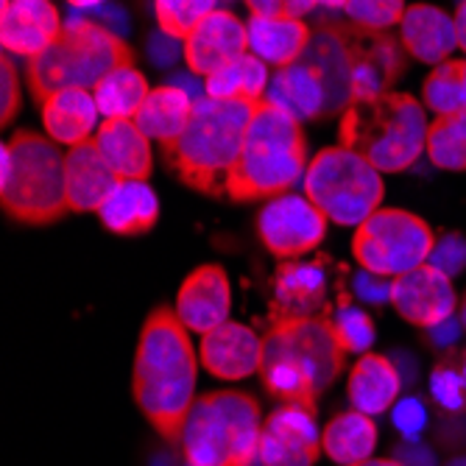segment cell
I'll use <instances>...</instances> for the list:
<instances>
[{"label": "cell", "instance_id": "21", "mask_svg": "<svg viewBox=\"0 0 466 466\" xmlns=\"http://www.w3.org/2000/svg\"><path fill=\"white\" fill-rule=\"evenodd\" d=\"M117 174L104 159L96 140L73 146L65 154V187L73 213H98L109 193L117 187Z\"/></svg>", "mask_w": 466, "mask_h": 466}, {"label": "cell", "instance_id": "31", "mask_svg": "<svg viewBox=\"0 0 466 466\" xmlns=\"http://www.w3.org/2000/svg\"><path fill=\"white\" fill-rule=\"evenodd\" d=\"M148 81L140 70H135L132 65H123L117 70H112L106 78H101L93 96L96 104L101 109V115L106 120H135L140 106L148 98Z\"/></svg>", "mask_w": 466, "mask_h": 466}, {"label": "cell", "instance_id": "30", "mask_svg": "<svg viewBox=\"0 0 466 466\" xmlns=\"http://www.w3.org/2000/svg\"><path fill=\"white\" fill-rule=\"evenodd\" d=\"M204 90L209 98L221 101H246V104H260L268 93V70L266 62L254 54H243L224 67H218L213 76H207Z\"/></svg>", "mask_w": 466, "mask_h": 466}, {"label": "cell", "instance_id": "39", "mask_svg": "<svg viewBox=\"0 0 466 466\" xmlns=\"http://www.w3.org/2000/svg\"><path fill=\"white\" fill-rule=\"evenodd\" d=\"M391 419H394V428H397L405 439H416L421 431H425V425H428V413H425V408H421V402L413 400V397L397 402Z\"/></svg>", "mask_w": 466, "mask_h": 466}, {"label": "cell", "instance_id": "16", "mask_svg": "<svg viewBox=\"0 0 466 466\" xmlns=\"http://www.w3.org/2000/svg\"><path fill=\"white\" fill-rule=\"evenodd\" d=\"M321 452L316 413L299 405H279L266 416L260 431L263 466H313Z\"/></svg>", "mask_w": 466, "mask_h": 466}, {"label": "cell", "instance_id": "43", "mask_svg": "<svg viewBox=\"0 0 466 466\" xmlns=\"http://www.w3.org/2000/svg\"><path fill=\"white\" fill-rule=\"evenodd\" d=\"M148 51L154 56L157 65H171L179 54V39L177 36H167L165 31H159L151 42H148Z\"/></svg>", "mask_w": 466, "mask_h": 466}, {"label": "cell", "instance_id": "6", "mask_svg": "<svg viewBox=\"0 0 466 466\" xmlns=\"http://www.w3.org/2000/svg\"><path fill=\"white\" fill-rule=\"evenodd\" d=\"M431 123L408 93H383L377 98L352 101L338 126L341 146L360 154L380 174H400L428 151Z\"/></svg>", "mask_w": 466, "mask_h": 466}, {"label": "cell", "instance_id": "1", "mask_svg": "<svg viewBox=\"0 0 466 466\" xmlns=\"http://www.w3.org/2000/svg\"><path fill=\"white\" fill-rule=\"evenodd\" d=\"M198 358L190 329L174 308L148 313L135 355V400L148 425L167 441L182 444L190 408L196 402Z\"/></svg>", "mask_w": 466, "mask_h": 466}, {"label": "cell", "instance_id": "28", "mask_svg": "<svg viewBox=\"0 0 466 466\" xmlns=\"http://www.w3.org/2000/svg\"><path fill=\"white\" fill-rule=\"evenodd\" d=\"M193 106H196V98L187 90L177 87V84H162V87L148 93L135 123L140 126L146 137L171 143L187 129V123L193 117Z\"/></svg>", "mask_w": 466, "mask_h": 466}, {"label": "cell", "instance_id": "18", "mask_svg": "<svg viewBox=\"0 0 466 466\" xmlns=\"http://www.w3.org/2000/svg\"><path fill=\"white\" fill-rule=\"evenodd\" d=\"M174 310L179 321L198 335L229 321L232 288L227 271L221 266H198L196 271H190L177 293Z\"/></svg>", "mask_w": 466, "mask_h": 466}, {"label": "cell", "instance_id": "8", "mask_svg": "<svg viewBox=\"0 0 466 466\" xmlns=\"http://www.w3.org/2000/svg\"><path fill=\"white\" fill-rule=\"evenodd\" d=\"M260 402L251 394L221 389L196 397L182 452L187 466H254L260 461Z\"/></svg>", "mask_w": 466, "mask_h": 466}, {"label": "cell", "instance_id": "5", "mask_svg": "<svg viewBox=\"0 0 466 466\" xmlns=\"http://www.w3.org/2000/svg\"><path fill=\"white\" fill-rule=\"evenodd\" d=\"M271 104L299 120H319L347 109L352 98V62L341 23H324L313 31L305 54L279 67L268 84Z\"/></svg>", "mask_w": 466, "mask_h": 466}, {"label": "cell", "instance_id": "41", "mask_svg": "<svg viewBox=\"0 0 466 466\" xmlns=\"http://www.w3.org/2000/svg\"><path fill=\"white\" fill-rule=\"evenodd\" d=\"M0 70H4V93H0V98H4V115H0V120H4V123H12V117H15L17 109H20L17 70H15V65H12L9 56H4V65H0Z\"/></svg>", "mask_w": 466, "mask_h": 466}, {"label": "cell", "instance_id": "10", "mask_svg": "<svg viewBox=\"0 0 466 466\" xmlns=\"http://www.w3.org/2000/svg\"><path fill=\"white\" fill-rule=\"evenodd\" d=\"M383 190L377 167L347 146L319 151L305 171V196L341 227H360L377 213Z\"/></svg>", "mask_w": 466, "mask_h": 466}, {"label": "cell", "instance_id": "13", "mask_svg": "<svg viewBox=\"0 0 466 466\" xmlns=\"http://www.w3.org/2000/svg\"><path fill=\"white\" fill-rule=\"evenodd\" d=\"M329 260H279L271 282V324L290 319H329L341 302H332Z\"/></svg>", "mask_w": 466, "mask_h": 466}, {"label": "cell", "instance_id": "52", "mask_svg": "<svg viewBox=\"0 0 466 466\" xmlns=\"http://www.w3.org/2000/svg\"><path fill=\"white\" fill-rule=\"evenodd\" d=\"M461 369H463V380H466V358L461 360Z\"/></svg>", "mask_w": 466, "mask_h": 466}, {"label": "cell", "instance_id": "50", "mask_svg": "<svg viewBox=\"0 0 466 466\" xmlns=\"http://www.w3.org/2000/svg\"><path fill=\"white\" fill-rule=\"evenodd\" d=\"M458 313H461V324H463V329H466V293H463V299H461V308H458Z\"/></svg>", "mask_w": 466, "mask_h": 466}, {"label": "cell", "instance_id": "49", "mask_svg": "<svg viewBox=\"0 0 466 466\" xmlns=\"http://www.w3.org/2000/svg\"><path fill=\"white\" fill-rule=\"evenodd\" d=\"M319 6H327V9H347L350 0H316Z\"/></svg>", "mask_w": 466, "mask_h": 466}, {"label": "cell", "instance_id": "44", "mask_svg": "<svg viewBox=\"0 0 466 466\" xmlns=\"http://www.w3.org/2000/svg\"><path fill=\"white\" fill-rule=\"evenodd\" d=\"M397 461H400L402 466H436L431 450H425L421 444H416L413 439H408V444L397 450Z\"/></svg>", "mask_w": 466, "mask_h": 466}, {"label": "cell", "instance_id": "25", "mask_svg": "<svg viewBox=\"0 0 466 466\" xmlns=\"http://www.w3.org/2000/svg\"><path fill=\"white\" fill-rule=\"evenodd\" d=\"M93 140L117 179L146 182L151 177V143L135 120H104Z\"/></svg>", "mask_w": 466, "mask_h": 466}, {"label": "cell", "instance_id": "42", "mask_svg": "<svg viewBox=\"0 0 466 466\" xmlns=\"http://www.w3.org/2000/svg\"><path fill=\"white\" fill-rule=\"evenodd\" d=\"M355 288H358V293L363 296V299H369V302H389V296H391V279L374 277L369 271L363 277H355Z\"/></svg>", "mask_w": 466, "mask_h": 466}, {"label": "cell", "instance_id": "32", "mask_svg": "<svg viewBox=\"0 0 466 466\" xmlns=\"http://www.w3.org/2000/svg\"><path fill=\"white\" fill-rule=\"evenodd\" d=\"M421 101L436 115L466 112V59H447L436 65L421 87Z\"/></svg>", "mask_w": 466, "mask_h": 466}, {"label": "cell", "instance_id": "34", "mask_svg": "<svg viewBox=\"0 0 466 466\" xmlns=\"http://www.w3.org/2000/svg\"><path fill=\"white\" fill-rule=\"evenodd\" d=\"M154 12L159 31L177 39H187L216 12V0H154Z\"/></svg>", "mask_w": 466, "mask_h": 466}, {"label": "cell", "instance_id": "22", "mask_svg": "<svg viewBox=\"0 0 466 466\" xmlns=\"http://www.w3.org/2000/svg\"><path fill=\"white\" fill-rule=\"evenodd\" d=\"M400 42L413 59L441 65L458 48L455 20L436 6L416 4L405 12L400 23Z\"/></svg>", "mask_w": 466, "mask_h": 466}, {"label": "cell", "instance_id": "2", "mask_svg": "<svg viewBox=\"0 0 466 466\" xmlns=\"http://www.w3.org/2000/svg\"><path fill=\"white\" fill-rule=\"evenodd\" d=\"M347 347L329 319L274 321L263 335L260 380L282 405L319 410L321 394L335 383L347 363Z\"/></svg>", "mask_w": 466, "mask_h": 466}, {"label": "cell", "instance_id": "33", "mask_svg": "<svg viewBox=\"0 0 466 466\" xmlns=\"http://www.w3.org/2000/svg\"><path fill=\"white\" fill-rule=\"evenodd\" d=\"M428 157L444 171H466V112L436 115L428 129Z\"/></svg>", "mask_w": 466, "mask_h": 466}, {"label": "cell", "instance_id": "40", "mask_svg": "<svg viewBox=\"0 0 466 466\" xmlns=\"http://www.w3.org/2000/svg\"><path fill=\"white\" fill-rule=\"evenodd\" d=\"M428 263L439 266V268L447 271L450 277L458 274V271L466 266V243H463L458 235L444 238L441 243H436V248H433V254H431V260H428Z\"/></svg>", "mask_w": 466, "mask_h": 466}, {"label": "cell", "instance_id": "37", "mask_svg": "<svg viewBox=\"0 0 466 466\" xmlns=\"http://www.w3.org/2000/svg\"><path fill=\"white\" fill-rule=\"evenodd\" d=\"M431 394L444 410H463L466 408V380L461 363L452 366L450 360H441L431 374Z\"/></svg>", "mask_w": 466, "mask_h": 466}, {"label": "cell", "instance_id": "27", "mask_svg": "<svg viewBox=\"0 0 466 466\" xmlns=\"http://www.w3.org/2000/svg\"><path fill=\"white\" fill-rule=\"evenodd\" d=\"M248 28V48L266 65L288 67L305 54L310 46L313 31L293 17H254L246 23Z\"/></svg>", "mask_w": 466, "mask_h": 466}, {"label": "cell", "instance_id": "12", "mask_svg": "<svg viewBox=\"0 0 466 466\" xmlns=\"http://www.w3.org/2000/svg\"><path fill=\"white\" fill-rule=\"evenodd\" d=\"M258 235L274 258L296 260L321 246L327 235V216L308 196L282 193L263 204V213L258 216Z\"/></svg>", "mask_w": 466, "mask_h": 466}, {"label": "cell", "instance_id": "23", "mask_svg": "<svg viewBox=\"0 0 466 466\" xmlns=\"http://www.w3.org/2000/svg\"><path fill=\"white\" fill-rule=\"evenodd\" d=\"M400 391H402L400 369L386 355L363 352L350 371L347 397L352 408L366 416H380L391 410L397 405Z\"/></svg>", "mask_w": 466, "mask_h": 466}, {"label": "cell", "instance_id": "48", "mask_svg": "<svg viewBox=\"0 0 466 466\" xmlns=\"http://www.w3.org/2000/svg\"><path fill=\"white\" fill-rule=\"evenodd\" d=\"M67 4H70L73 9H96V6L104 4V0H67Z\"/></svg>", "mask_w": 466, "mask_h": 466}, {"label": "cell", "instance_id": "36", "mask_svg": "<svg viewBox=\"0 0 466 466\" xmlns=\"http://www.w3.org/2000/svg\"><path fill=\"white\" fill-rule=\"evenodd\" d=\"M329 321H332L338 338L344 341L347 352H366L374 344V324L363 310L341 302L332 310Z\"/></svg>", "mask_w": 466, "mask_h": 466}, {"label": "cell", "instance_id": "7", "mask_svg": "<svg viewBox=\"0 0 466 466\" xmlns=\"http://www.w3.org/2000/svg\"><path fill=\"white\" fill-rule=\"evenodd\" d=\"M0 204L20 224H54L67 213L65 157L51 137L20 129L0 151Z\"/></svg>", "mask_w": 466, "mask_h": 466}, {"label": "cell", "instance_id": "3", "mask_svg": "<svg viewBox=\"0 0 466 466\" xmlns=\"http://www.w3.org/2000/svg\"><path fill=\"white\" fill-rule=\"evenodd\" d=\"M258 104L198 98L187 129L165 146L171 171L193 190L207 196H227L229 177L243 151V140Z\"/></svg>", "mask_w": 466, "mask_h": 466}, {"label": "cell", "instance_id": "47", "mask_svg": "<svg viewBox=\"0 0 466 466\" xmlns=\"http://www.w3.org/2000/svg\"><path fill=\"white\" fill-rule=\"evenodd\" d=\"M352 466H402L397 458H366L360 463H352Z\"/></svg>", "mask_w": 466, "mask_h": 466}, {"label": "cell", "instance_id": "24", "mask_svg": "<svg viewBox=\"0 0 466 466\" xmlns=\"http://www.w3.org/2000/svg\"><path fill=\"white\" fill-rule=\"evenodd\" d=\"M98 104L90 90L67 87L42 101V123L54 143L62 146H81L87 143L98 123Z\"/></svg>", "mask_w": 466, "mask_h": 466}, {"label": "cell", "instance_id": "38", "mask_svg": "<svg viewBox=\"0 0 466 466\" xmlns=\"http://www.w3.org/2000/svg\"><path fill=\"white\" fill-rule=\"evenodd\" d=\"M254 17H293L302 20L316 9V0H246Z\"/></svg>", "mask_w": 466, "mask_h": 466}, {"label": "cell", "instance_id": "4", "mask_svg": "<svg viewBox=\"0 0 466 466\" xmlns=\"http://www.w3.org/2000/svg\"><path fill=\"white\" fill-rule=\"evenodd\" d=\"M305 171L308 140L299 117L271 101H260L254 106L227 196L232 201L277 198L299 182Z\"/></svg>", "mask_w": 466, "mask_h": 466}, {"label": "cell", "instance_id": "9", "mask_svg": "<svg viewBox=\"0 0 466 466\" xmlns=\"http://www.w3.org/2000/svg\"><path fill=\"white\" fill-rule=\"evenodd\" d=\"M123 65H132V51L120 34L76 15L65 23L62 34L46 54L28 59V84L42 104L48 96L67 87L90 90Z\"/></svg>", "mask_w": 466, "mask_h": 466}, {"label": "cell", "instance_id": "29", "mask_svg": "<svg viewBox=\"0 0 466 466\" xmlns=\"http://www.w3.org/2000/svg\"><path fill=\"white\" fill-rule=\"evenodd\" d=\"M374 447H377L374 416H366L355 408L329 419V425L321 431V450L329 455V461L341 466H352L371 458Z\"/></svg>", "mask_w": 466, "mask_h": 466}, {"label": "cell", "instance_id": "46", "mask_svg": "<svg viewBox=\"0 0 466 466\" xmlns=\"http://www.w3.org/2000/svg\"><path fill=\"white\" fill-rule=\"evenodd\" d=\"M455 31H458V46L466 54V0L458 6V12H455Z\"/></svg>", "mask_w": 466, "mask_h": 466}, {"label": "cell", "instance_id": "20", "mask_svg": "<svg viewBox=\"0 0 466 466\" xmlns=\"http://www.w3.org/2000/svg\"><path fill=\"white\" fill-rule=\"evenodd\" d=\"M62 28V17L51 0H4L6 54L34 59L54 46Z\"/></svg>", "mask_w": 466, "mask_h": 466}, {"label": "cell", "instance_id": "26", "mask_svg": "<svg viewBox=\"0 0 466 466\" xmlns=\"http://www.w3.org/2000/svg\"><path fill=\"white\" fill-rule=\"evenodd\" d=\"M101 224L115 235H143L159 218L157 193L137 179H120L98 209Z\"/></svg>", "mask_w": 466, "mask_h": 466}, {"label": "cell", "instance_id": "19", "mask_svg": "<svg viewBox=\"0 0 466 466\" xmlns=\"http://www.w3.org/2000/svg\"><path fill=\"white\" fill-rule=\"evenodd\" d=\"M248 48V28L227 9H216L187 39H185V59L190 73L213 76L227 62L243 56Z\"/></svg>", "mask_w": 466, "mask_h": 466}, {"label": "cell", "instance_id": "15", "mask_svg": "<svg viewBox=\"0 0 466 466\" xmlns=\"http://www.w3.org/2000/svg\"><path fill=\"white\" fill-rule=\"evenodd\" d=\"M389 302L394 310L413 327L433 329L452 319L458 308V296L452 288V277L433 263L419 266L402 277L391 279Z\"/></svg>", "mask_w": 466, "mask_h": 466}, {"label": "cell", "instance_id": "51", "mask_svg": "<svg viewBox=\"0 0 466 466\" xmlns=\"http://www.w3.org/2000/svg\"><path fill=\"white\" fill-rule=\"evenodd\" d=\"M447 466H466V455H461V458H452Z\"/></svg>", "mask_w": 466, "mask_h": 466}, {"label": "cell", "instance_id": "45", "mask_svg": "<svg viewBox=\"0 0 466 466\" xmlns=\"http://www.w3.org/2000/svg\"><path fill=\"white\" fill-rule=\"evenodd\" d=\"M431 332L436 338V344H450V341H455V335H458V324H452V319H447L444 324L433 327Z\"/></svg>", "mask_w": 466, "mask_h": 466}, {"label": "cell", "instance_id": "35", "mask_svg": "<svg viewBox=\"0 0 466 466\" xmlns=\"http://www.w3.org/2000/svg\"><path fill=\"white\" fill-rule=\"evenodd\" d=\"M347 17L352 25L369 28V31H389L391 25L402 23L405 17V0H350Z\"/></svg>", "mask_w": 466, "mask_h": 466}, {"label": "cell", "instance_id": "14", "mask_svg": "<svg viewBox=\"0 0 466 466\" xmlns=\"http://www.w3.org/2000/svg\"><path fill=\"white\" fill-rule=\"evenodd\" d=\"M344 39L352 62V98H377L391 93V84L405 70V46L386 31H369L360 25H347Z\"/></svg>", "mask_w": 466, "mask_h": 466}, {"label": "cell", "instance_id": "17", "mask_svg": "<svg viewBox=\"0 0 466 466\" xmlns=\"http://www.w3.org/2000/svg\"><path fill=\"white\" fill-rule=\"evenodd\" d=\"M198 360L218 380L251 377L263 363V338L240 321H224L201 335Z\"/></svg>", "mask_w": 466, "mask_h": 466}, {"label": "cell", "instance_id": "11", "mask_svg": "<svg viewBox=\"0 0 466 466\" xmlns=\"http://www.w3.org/2000/svg\"><path fill=\"white\" fill-rule=\"evenodd\" d=\"M436 232L408 209H377L352 238V258L374 277H402L431 260Z\"/></svg>", "mask_w": 466, "mask_h": 466}]
</instances>
